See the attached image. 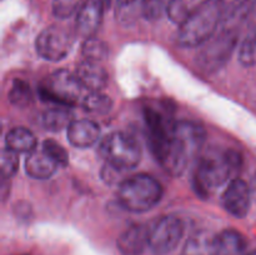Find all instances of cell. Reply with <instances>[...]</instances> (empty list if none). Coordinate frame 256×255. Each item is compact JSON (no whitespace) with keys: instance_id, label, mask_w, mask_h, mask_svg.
<instances>
[{"instance_id":"cell-1","label":"cell","mask_w":256,"mask_h":255,"mask_svg":"<svg viewBox=\"0 0 256 255\" xmlns=\"http://www.w3.org/2000/svg\"><path fill=\"white\" fill-rule=\"evenodd\" d=\"M240 168L242 156L236 150L212 148L199 158L192 175L194 189L200 196H209L236 178Z\"/></svg>"},{"instance_id":"cell-2","label":"cell","mask_w":256,"mask_h":255,"mask_svg":"<svg viewBox=\"0 0 256 255\" xmlns=\"http://www.w3.org/2000/svg\"><path fill=\"white\" fill-rule=\"evenodd\" d=\"M224 0H202L195 5L186 19L179 25L176 42L182 48H200L219 30L222 20Z\"/></svg>"},{"instance_id":"cell-3","label":"cell","mask_w":256,"mask_h":255,"mask_svg":"<svg viewBox=\"0 0 256 255\" xmlns=\"http://www.w3.org/2000/svg\"><path fill=\"white\" fill-rule=\"evenodd\" d=\"M162 198V186L149 174L128 176L118 189V200L125 210L145 212L156 206Z\"/></svg>"},{"instance_id":"cell-4","label":"cell","mask_w":256,"mask_h":255,"mask_svg":"<svg viewBox=\"0 0 256 255\" xmlns=\"http://www.w3.org/2000/svg\"><path fill=\"white\" fill-rule=\"evenodd\" d=\"M240 32L228 28H219L216 34L202 45L195 58L196 66L206 74L222 69L232 58L240 39Z\"/></svg>"},{"instance_id":"cell-5","label":"cell","mask_w":256,"mask_h":255,"mask_svg":"<svg viewBox=\"0 0 256 255\" xmlns=\"http://www.w3.org/2000/svg\"><path fill=\"white\" fill-rule=\"evenodd\" d=\"M100 154L108 164L129 172L139 165L142 160V146L132 135L116 132L106 135L102 140Z\"/></svg>"},{"instance_id":"cell-6","label":"cell","mask_w":256,"mask_h":255,"mask_svg":"<svg viewBox=\"0 0 256 255\" xmlns=\"http://www.w3.org/2000/svg\"><path fill=\"white\" fill-rule=\"evenodd\" d=\"M84 88L78 80L75 72L69 70H56L45 79L40 86L42 99L58 106H74L80 102Z\"/></svg>"},{"instance_id":"cell-7","label":"cell","mask_w":256,"mask_h":255,"mask_svg":"<svg viewBox=\"0 0 256 255\" xmlns=\"http://www.w3.org/2000/svg\"><path fill=\"white\" fill-rule=\"evenodd\" d=\"M184 236V222L174 215H165L149 225V249L152 255H169Z\"/></svg>"},{"instance_id":"cell-8","label":"cell","mask_w":256,"mask_h":255,"mask_svg":"<svg viewBox=\"0 0 256 255\" xmlns=\"http://www.w3.org/2000/svg\"><path fill=\"white\" fill-rule=\"evenodd\" d=\"M74 34L62 25L45 28L35 40V50L42 59L56 62L65 59L74 45Z\"/></svg>"},{"instance_id":"cell-9","label":"cell","mask_w":256,"mask_h":255,"mask_svg":"<svg viewBox=\"0 0 256 255\" xmlns=\"http://www.w3.org/2000/svg\"><path fill=\"white\" fill-rule=\"evenodd\" d=\"M224 209L232 216L242 219L252 206V190L248 182L240 178H234L228 182L222 196Z\"/></svg>"},{"instance_id":"cell-10","label":"cell","mask_w":256,"mask_h":255,"mask_svg":"<svg viewBox=\"0 0 256 255\" xmlns=\"http://www.w3.org/2000/svg\"><path fill=\"white\" fill-rule=\"evenodd\" d=\"M105 6L100 0H84L76 12L75 32L84 39L95 36L102 22Z\"/></svg>"},{"instance_id":"cell-11","label":"cell","mask_w":256,"mask_h":255,"mask_svg":"<svg viewBox=\"0 0 256 255\" xmlns=\"http://www.w3.org/2000/svg\"><path fill=\"white\" fill-rule=\"evenodd\" d=\"M116 246L122 255H142L149 248V225H130L119 235Z\"/></svg>"},{"instance_id":"cell-12","label":"cell","mask_w":256,"mask_h":255,"mask_svg":"<svg viewBox=\"0 0 256 255\" xmlns=\"http://www.w3.org/2000/svg\"><path fill=\"white\" fill-rule=\"evenodd\" d=\"M70 144L79 149H86L94 145L100 138V126L89 119L72 120L66 129Z\"/></svg>"},{"instance_id":"cell-13","label":"cell","mask_w":256,"mask_h":255,"mask_svg":"<svg viewBox=\"0 0 256 255\" xmlns=\"http://www.w3.org/2000/svg\"><path fill=\"white\" fill-rule=\"evenodd\" d=\"M78 80L89 92H102L109 82V75L100 62L82 60L75 70Z\"/></svg>"},{"instance_id":"cell-14","label":"cell","mask_w":256,"mask_h":255,"mask_svg":"<svg viewBox=\"0 0 256 255\" xmlns=\"http://www.w3.org/2000/svg\"><path fill=\"white\" fill-rule=\"evenodd\" d=\"M58 164L46 154L40 150H34L26 155L24 162L25 172L32 179L45 180L52 178L58 170Z\"/></svg>"},{"instance_id":"cell-15","label":"cell","mask_w":256,"mask_h":255,"mask_svg":"<svg viewBox=\"0 0 256 255\" xmlns=\"http://www.w3.org/2000/svg\"><path fill=\"white\" fill-rule=\"evenodd\" d=\"M246 240L238 230L226 229L216 235L215 255H245Z\"/></svg>"},{"instance_id":"cell-16","label":"cell","mask_w":256,"mask_h":255,"mask_svg":"<svg viewBox=\"0 0 256 255\" xmlns=\"http://www.w3.org/2000/svg\"><path fill=\"white\" fill-rule=\"evenodd\" d=\"M36 136L29 129L22 126H15L8 132L5 136V148L18 152H29L36 150Z\"/></svg>"},{"instance_id":"cell-17","label":"cell","mask_w":256,"mask_h":255,"mask_svg":"<svg viewBox=\"0 0 256 255\" xmlns=\"http://www.w3.org/2000/svg\"><path fill=\"white\" fill-rule=\"evenodd\" d=\"M216 235L208 230L194 232L185 242L182 255H215Z\"/></svg>"},{"instance_id":"cell-18","label":"cell","mask_w":256,"mask_h":255,"mask_svg":"<svg viewBox=\"0 0 256 255\" xmlns=\"http://www.w3.org/2000/svg\"><path fill=\"white\" fill-rule=\"evenodd\" d=\"M72 120L74 119H72L70 108L56 106L50 108L42 112V116H40V124L48 132H58L68 129Z\"/></svg>"},{"instance_id":"cell-19","label":"cell","mask_w":256,"mask_h":255,"mask_svg":"<svg viewBox=\"0 0 256 255\" xmlns=\"http://www.w3.org/2000/svg\"><path fill=\"white\" fill-rule=\"evenodd\" d=\"M82 106L86 112L106 114L112 109V100L102 92H89L82 98Z\"/></svg>"},{"instance_id":"cell-20","label":"cell","mask_w":256,"mask_h":255,"mask_svg":"<svg viewBox=\"0 0 256 255\" xmlns=\"http://www.w3.org/2000/svg\"><path fill=\"white\" fill-rule=\"evenodd\" d=\"M82 55L88 62H102L109 56V46L102 39L95 36L88 38L82 45Z\"/></svg>"},{"instance_id":"cell-21","label":"cell","mask_w":256,"mask_h":255,"mask_svg":"<svg viewBox=\"0 0 256 255\" xmlns=\"http://www.w3.org/2000/svg\"><path fill=\"white\" fill-rule=\"evenodd\" d=\"M34 100L29 84L24 80L16 79L12 82L9 90V102L16 108H26Z\"/></svg>"},{"instance_id":"cell-22","label":"cell","mask_w":256,"mask_h":255,"mask_svg":"<svg viewBox=\"0 0 256 255\" xmlns=\"http://www.w3.org/2000/svg\"><path fill=\"white\" fill-rule=\"evenodd\" d=\"M239 62L244 66L256 65V30L248 29L239 49Z\"/></svg>"},{"instance_id":"cell-23","label":"cell","mask_w":256,"mask_h":255,"mask_svg":"<svg viewBox=\"0 0 256 255\" xmlns=\"http://www.w3.org/2000/svg\"><path fill=\"white\" fill-rule=\"evenodd\" d=\"M174 0H142V14L146 20L154 22L168 14L170 5Z\"/></svg>"},{"instance_id":"cell-24","label":"cell","mask_w":256,"mask_h":255,"mask_svg":"<svg viewBox=\"0 0 256 255\" xmlns=\"http://www.w3.org/2000/svg\"><path fill=\"white\" fill-rule=\"evenodd\" d=\"M42 150L46 152L59 168H65L69 164V155L68 152L58 142L52 139H46L42 142Z\"/></svg>"},{"instance_id":"cell-25","label":"cell","mask_w":256,"mask_h":255,"mask_svg":"<svg viewBox=\"0 0 256 255\" xmlns=\"http://www.w3.org/2000/svg\"><path fill=\"white\" fill-rule=\"evenodd\" d=\"M18 152L12 150L4 148L2 152V158H0V172H2V178H10L14 176L19 169V156Z\"/></svg>"},{"instance_id":"cell-26","label":"cell","mask_w":256,"mask_h":255,"mask_svg":"<svg viewBox=\"0 0 256 255\" xmlns=\"http://www.w3.org/2000/svg\"><path fill=\"white\" fill-rule=\"evenodd\" d=\"M84 0H52V14L58 19H68L78 12Z\"/></svg>"},{"instance_id":"cell-27","label":"cell","mask_w":256,"mask_h":255,"mask_svg":"<svg viewBox=\"0 0 256 255\" xmlns=\"http://www.w3.org/2000/svg\"><path fill=\"white\" fill-rule=\"evenodd\" d=\"M125 172H126V170L119 169V168H115L106 162L102 170V178L108 182V184L120 185L128 178L125 176Z\"/></svg>"},{"instance_id":"cell-28","label":"cell","mask_w":256,"mask_h":255,"mask_svg":"<svg viewBox=\"0 0 256 255\" xmlns=\"http://www.w3.org/2000/svg\"><path fill=\"white\" fill-rule=\"evenodd\" d=\"M10 179H6V178H2V200L6 199L8 194L10 192Z\"/></svg>"},{"instance_id":"cell-29","label":"cell","mask_w":256,"mask_h":255,"mask_svg":"<svg viewBox=\"0 0 256 255\" xmlns=\"http://www.w3.org/2000/svg\"><path fill=\"white\" fill-rule=\"evenodd\" d=\"M100 2H102V5H104V6H105V9H108V8H109L110 5H112V0H100Z\"/></svg>"},{"instance_id":"cell-30","label":"cell","mask_w":256,"mask_h":255,"mask_svg":"<svg viewBox=\"0 0 256 255\" xmlns=\"http://www.w3.org/2000/svg\"><path fill=\"white\" fill-rule=\"evenodd\" d=\"M245 255H256V250L255 252H249V254H245Z\"/></svg>"}]
</instances>
